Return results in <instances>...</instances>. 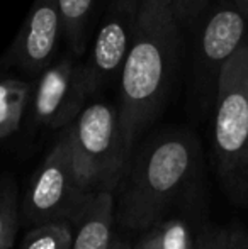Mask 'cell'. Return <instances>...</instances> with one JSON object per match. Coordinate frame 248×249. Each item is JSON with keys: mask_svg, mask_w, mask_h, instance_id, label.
Returning <instances> with one entry per match:
<instances>
[{"mask_svg": "<svg viewBox=\"0 0 248 249\" xmlns=\"http://www.w3.org/2000/svg\"><path fill=\"white\" fill-rule=\"evenodd\" d=\"M180 26L169 0H139L138 22L119 76V119L134 141L160 114L179 61Z\"/></svg>", "mask_w": 248, "mask_h": 249, "instance_id": "cell-1", "label": "cell"}, {"mask_svg": "<svg viewBox=\"0 0 248 249\" xmlns=\"http://www.w3.org/2000/svg\"><path fill=\"white\" fill-rule=\"evenodd\" d=\"M197 144L182 131H170L131 154L114 190L116 224L129 231H152L192 185Z\"/></svg>", "mask_w": 248, "mask_h": 249, "instance_id": "cell-2", "label": "cell"}, {"mask_svg": "<svg viewBox=\"0 0 248 249\" xmlns=\"http://www.w3.org/2000/svg\"><path fill=\"white\" fill-rule=\"evenodd\" d=\"M68 131L75 171L83 188L90 195L114 194L133 154L117 105L92 102L68 125Z\"/></svg>", "mask_w": 248, "mask_h": 249, "instance_id": "cell-3", "label": "cell"}, {"mask_svg": "<svg viewBox=\"0 0 248 249\" xmlns=\"http://www.w3.org/2000/svg\"><path fill=\"white\" fill-rule=\"evenodd\" d=\"M92 197L76 177L66 127L31 178L20 203L19 220L31 229L53 222L75 227Z\"/></svg>", "mask_w": 248, "mask_h": 249, "instance_id": "cell-4", "label": "cell"}, {"mask_svg": "<svg viewBox=\"0 0 248 249\" xmlns=\"http://www.w3.org/2000/svg\"><path fill=\"white\" fill-rule=\"evenodd\" d=\"M212 148L223 177H248V39L225 65L214 95Z\"/></svg>", "mask_w": 248, "mask_h": 249, "instance_id": "cell-5", "label": "cell"}, {"mask_svg": "<svg viewBox=\"0 0 248 249\" xmlns=\"http://www.w3.org/2000/svg\"><path fill=\"white\" fill-rule=\"evenodd\" d=\"M191 53V93L214 102L225 65L248 39V19L231 0H212L195 24Z\"/></svg>", "mask_w": 248, "mask_h": 249, "instance_id": "cell-6", "label": "cell"}, {"mask_svg": "<svg viewBox=\"0 0 248 249\" xmlns=\"http://www.w3.org/2000/svg\"><path fill=\"white\" fill-rule=\"evenodd\" d=\"M94 95L83 58L63 53L34 82L29 104L34 124L63 131L75 122Z\"/></svg>", "mask_w": 248, "mask_h": 249, "instance_id": "cell-7", "label": "cell"}, {"mask_svg": "<svg viewBox=\"0 0 248 249\" xmlns=\"http://www.w3.org/2000/svg\"><path fill=\"white\" fill-rule=\"evenodd\" d=\"M138 12L139 0H107L94 29L87 56H83L94 93L119 80L134 37Z\"/></svg>", "mask_w": 248, "mask_h": 249, "instance_id": "cell-8", "label": "cell"}, {"mask_svg": "<svg viewBox=\"0 0 248 249\" xmlns=\"http://www.w3.org/2000/svg\"><path fill=\"white\" fill-rule=\"evenodd\" d=\"M61 39L63 20L58 0H34L14 43L0 58V68H16L38 76L58 58Z\"/></svg>", "mask_w": 248, "mask_h": 249, "instance_id": "cell-9", "label": "cell"}, {"mask_svg": "<svg viewBox=\"0 0 248 249\" xmlns=\"http://www.w3.org/2000/svg\"><path fill=\"white\" fill-rule=\"evenodd\" d=\"M114 194H97L90 198L78 224L73 227L72 249H114L116 237Z\"/></svg>", "mask_w": 248, "mask_h": 249, "instance_id": "cell-10", "label": "cell"}, {"mask_svg": "<svg viewBox=\"0 0 248 249\" xmlns=\"http://www.w3.org/2000/svg\"><path fill=\"white\" fill-rule=\"evenodd\" d=\"M107 0H58L63 20V41L73 56L83 58Z\"/></svg>", "mask_w": 248, "mask_h": 249, "instance_id": "cell-11", "label": "cell"}, {"mask_svg": "<svg viewBox=\"0 0 248 249\" xmlns=\"http://www.w3.org/2000/svg\"><path fill=\"white\" fill-rule=\"evenodd\" d=\"M34 83L19 76L0 78V139L16 134L33 97Z\"/></svg>", "mask_w": 248, "mask_h": 249, "instance_id": "cell-12", "label": "cell"}, {"mask_svg": "<svg viewBox=\"0 0 248 249\" xmlns=\"http://www.w3.org/2000/svg\"><path fill=\"white\" fill-rule=\"evenodd\" d=\"M19 190L12 177H0V248H14L19 227Z\"/></svg>", "mask_w": 248, "mask_h": 249, "instance_id": "cell-13", "label": "cell"}, {"mask_svg": "<svg viewBox=\"0 0 248 249\" xmlns=\"http://www.w3.org/2000/svg\"><path fill=\"white\" fill-rule=\"evenodd\" d=\"M155 249H194L195 236L184 217H170L148 231Z\"/></svg>", "mask_w": 248, "mask_h": 249, "instance_id": "cell-14", "label": "cell"}, {"mask_svg": "<svg viewBox=\"0 0 248 249\" xmlns=\"http://www.w3.org/2000/svg\"><path fill=\"white\" fill-rule=\"evenodd\" d=\"M73 227L65 222H53L29 229L19 249H72Z\"/></svg>", "mask_w": 248, "mask_h": 249, "instance_id": "cell-15", "label": "cell"}, {"mask_svg": "<svg viewBox=\"0 0 248 249\" xmlns=\"http://www.w3.org/2000/svg\"><path fill=\"white\" fill-rule=\"evenodd\" d=\"M172 14L179 26H195L206 10L211 7L212 0H169Z\"/></svg>", "mask_w": 248, "mask_h": 249, "instance_id": "cell-16", "label": "cell"}, {"mask_svg": "<svg viewBox=\"0 0 248 249\" xmlns=\"http://www.w3.org/2000/svg\"><path fill=\"white\" fill-rule=\"evenodd\" d=\"M228 243V229L211 226L195 236L194 249H226Z\"/></svg>", "mask_w": 248, "mask_h": 249, "instance_id": "cell-17", "label": "cell"}, {"mask_svg": "<svg viewBox=\"0 0 248 249\" xmlns=\"http://www.w3.org/2000/svg\"><path fill=\"white\" fill-rule=\"evenodd\" d=\"M226 249H248V236L242 229H228Z\"/></svg>", "mask_w": 248, "mask_h": 249, "instance_id": "cell-18", "label": "cell"}, {"mask_svg": "<svg viewBox=\"0 0 248 249\" xmlns=\"http://www.w3.org/2000/svg\"><path fill=\"white\" fill-rule=\"evenodd\" d=\"M131 249H155V246H153V241H152V237H150V234L146 232L138 243L131 244Z\"/></svg>", "mask_w": 248, "mask_h": 249, "instance_id": "cell-19", "label": "cell"}, {"mask_svg": "<svg viewBox=\"0 0 248 249\" xmlns=\"http://www.w3.org/2000/svg\"><path fill=\"white\" fill-rule=\"evenodd\" d=\"M233 3H235L236 7H238L240 10L243 12V16L248 19V0H231Z\"/></svg>", "mask_w": 248, "mask_h": 249, "instance_id": "cell-20", "label": "cell"}, {"mask_svg": "<svg viewBox=\"0 0 248 249\" xmlns=\"http://www.w3.org/2000/svg\"><path fill=\"white\" fill-rule=\"evenodd\" d=\"M114 249H131V243H126V241L117 239L114 244Z\"/></svg>", "mask_w": 248, "mask_h": 249, "instance_id": "cell-21", "label": "cell"}, {"mask_svg": "<svg viewBox=\"0 0 248 249\" xmlns=\"http://www.w3.org/2000/svg\"><path fill=\"white\" fill-rule=\"evenodd\" d=\"M0 249H12V248H0Z\"/></svg>", "mask_w": 248, "mask_h": 249, "instance_id": "cell-22", "label": "cell"}]
</instances>
